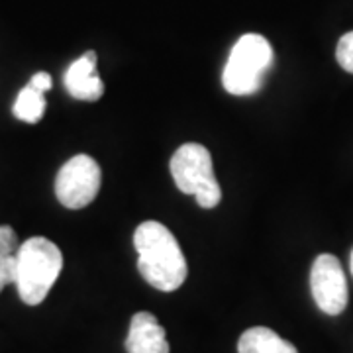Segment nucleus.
Wrapping results in <instances>:
<instances>
[{
	"instance_id": "1",
	"label": "nucleus",
	"mask_w": 353,
	"mask_h": 353,
	"mask_svg": "<svg viewBox=\"0 0 353 353\" xmlns=\"http://www.w3.org/2000/svg\"><path fill=\"white\" fill-rule=\"evenodd\" d=\"M138 252V271L153 289L161 292L176 290L189 275V265L179 241L161 222H143L134 232Z\"/></svg>"
},
{
	"instance_id": "2",
	"label": "nucleus",
	"mask_w": 353,
	"mask_h": 353,
	"mask_svg": "<svg viewBox=\"0 0 353 353\" xmlns=\"http://www.w3.org/2000/svg\"><path fill=\"white\" fill-rule=\"evenodd\" d=\"M18 259V279L16 287L22 303L38 306L46 301L51 287L63 269V253L48 238H30L16 253Z\"/></svg>"
},
{
	"instance_id": "3",
	"label": "nucleus",
	"mask_w": 353,
	"mask_h": 353,
	"mask_svg": "<svg viewBox=\"0 0 353 353\" xmlns=\"http://www.w3.org/2000/svg\"><path fill=\"white\" fill-rule=\"evenodd\" d=\"M169 169L176 189L183 194H192L201 208H216L222 201V189L214 175L212 155L201 143L181 145L171 161Z\"/></svg>"
},
{
	"instance_id": "4",
	"label": "nucleus",
	"mask_w": 353,
	"mask_h": 353,
	"mask_svg": "<svg viewBox=\"0 0 353 353\" xmlns=\"http://www.w3.org/2000/svg\"><path fill=\"white\" fill-rule=\"evenodd\" d=\"M271 63V43L259 34H245L230 51L228 63L222 73V85L230 94L236 97L253 94L261 87L263 75Z\"/></svg>"
},
{
	"instance_id": "5",
	"label": "nucleus",
	"mask_w": 353,
	"mask_h": 353,
	"mask_svg": "<svg viewBox=\"0 0 353 353\" xmlns=\"http://www.w3.org/2000/svg\"><path fill=\"white\" fill-rule=\"evenodd\" d=\"M101 183L102 171L99 163L87 153H79L55 176V196L65 208L81 210L97 199Z\"/></svg>"
},
{
	"instance_id": "6",
	"label": "nucleus",
	"mask_w": 353,
	"mask_h": 353,
	"mask_svg": "<svg viewBox=\"0 0 353 353\" xmlns=\"http://www.w3.org/2000/svg\"><path fill=\"white\" fill-rule=\"evenodd\" d=\"M310 290L316 306L328 316H338L347 306V281L336 255H318L310 269Z\"/></svg>"
},
{
	"instance_id": "7",
	"label": "nucleus",
	"mask_w": 353,
	"mask_h": 353,
	"mask_svg": "<svg viewBox=\"0 0 353 353\" xmlns=\"http://www.w3.org/2000/svg\"><path fill=\"white\" fill-rule=\"evenodd\" d=\"M65 88L77 101L94 102L104 94V83L97 71V53L87 51L69 65L65 73Z\"/></svg>"
},
{
	"instance_id": "8",
	"label": "nucleus",
	"mask_w": 353,
	"mask_h": 353,
	"mask_svg": "<svg viewBox=\"0 0 353 353\" xmlns=\"http://www.w3.org/2000/svg\"><path fill=\"white\" fill-rule=\"evenodd\" d=\"M128 353H169V341L163 326L150 312L132 316L126 338Z\"/></svg>"
},
{
	"instance_id": "9",
	"label": "nucleus",
	"mask_w": 353,
	"mask_h": 353,
	"mask_svg": "<svg viewBox=\"0 0 353 353\" xmlns=\"http://www.w3.org/2000/svg\"><path fill=\"white\" fill-rule=\"evenodd\" d=\"M238 353H299V350L271 328L255 326L241 334Z\"/></svg>"
},
{
	"instance_id": "10",
	"label": "nucleus",
	"mask_w": 353,
	"mask_h": 353,
	"mask_svg": "<svg viewBox=\"0 0 353 353\" xmlns=\"http://www.w3.org/2000/svg\"><path fill=\"white\" fill-rule=\"evenodd\" d=\"M46 112V97L34 87H24L14 102V116L26 124H36Z\"/></svg>"
},
{
	"instance_id": "11",
	"label": "nucleus",
	"mask_w": 353,
	"mask_h": 353,
	"mask_svg": "<svg viewBox=\"0 0 353 353\" xmlns=\"http://www.w3.org/2000/svg\"><path fill=\"white\" fill-rule=\"evenodd\" d=\"M336 59L343 71L353 75V32H347L340 38L338 48H336Z\"/></svg>"
},
{
	"instance_id": "12",
	"label": "nucleus",
	"mask_w": 353,
	"mask_h": 353,
	"mask_svg": "<svg viewBox=\"0 0 353 353\" xmlns=\"http://www.w3.org/2000/svg\"><path fill=\"white\" fill-rule=\"evenodd\" d=\"M18 279V259L16 255L0 253V292L6 285H16Z\"/></svg>"
},
{
	"instance_id": "13",
	"label": "nucleus",
	"mask_w": 353,
	"mask_h": 353,
	"mask_svg": "<svg viewBox=\"0 0 353 353\" xmlns=\"http://www.w3.org/2000/svg\"><path fill=\"white\" fill-rule=\"evenodd\" d=\"M20 250L18 236L10 226H0V253L2 255H16Z\"/></svg>"
},
{
	"instance_id": "14",
	"label": "nucleus",
	"mask_w": 353,
	"mask_h": 353,
	"mask_svg": "<svg viewBox=\"0 0 353 353\" xmlns=\"http://www.w3.org/2000/svg\"><path fill=\"white\" fill-rule=\"evenodd\" d=\"M30 87H34L36 90H39V92H48L51 88V77L46 73V71H39V73H36V75L32 77V81H30Z\"/></svg>"
},
{
	"instance_id": "15",
	"label": "nucleus",
	"mask_w": 353,
	"mask_h": 353,
	"mask_svg": "<svg viewBox=\"0 0 353 353\" xmlns=\"http://www.w3.org/2000/svg\"><path fill=\"white\" fill-rule=\"evenodd\" d=\"M350 265H352V275H353V252H352V261H350Z\"/></svg>"
}]
</instances>
